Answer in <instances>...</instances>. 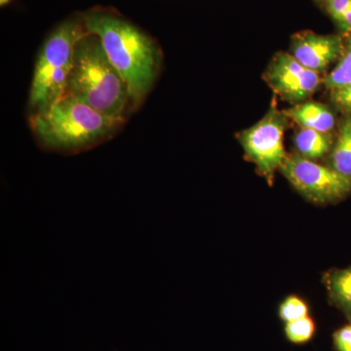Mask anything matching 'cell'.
Listing matches in <instances>:
<instances>
[{"label":"cell","instance_id":"ac0fdd59","mask_svg":"<svg viewBox=\"0 0 351 351\" xmlns=\"http://www.w3.org/2000/svg\"><path fill=\"white\" fill-rule=\"evenodd\" d=\"M332 339L337 351H351V323L335 332Z\"/></svg>","mask_w":351,"mask_h":351},{"label":"cell","instance_id":"7a4b0ae2","mask_svg":"<svg viewBox=\"0 0 351 351\" xmlns=\"http://www.w3.org/2000/svg\"><path fill=\"white\" fill-rule=\"evenodd\" d=\"M125 122V119L104 114L71 95H64L29 117V126L39 145L63 154H80L107 142Z\"/></svg>","mask_w":351,"mask_h":351},{"label":"cell","instance_id":"5bb4252c","mask_svg":"<svg viewBox=\"0 0 351 351\" xmlns=\"http://www.w3.org/2000/svg\"><path fill=\"white\" fill-rule=\"evenodd\" d=\"M314 332H315V324L308 315L287 322L285 325L286 337L291 343H298V345L311 341Z\"/></svg>","mask_w":351,"mask_h":351},{"label":"cell","instance_id":"9c48e42d","mask_svg":"<svg viewBox=\"0 0 351 351\" xmlns=\"http://www.w3.org/2000/svg\"><path fill=\"white\" fill-rule=\"evenodd\" d=\"M288 119L293 120L302 129H311L330 133L336 125V117L324 104L306 101L283 110Z\"/></svg>","mask_w":351,"mask_h":351},{"label":"cell","instance_id":"52a82bcc","mask_svg":"<svg viewBox=\"0 0 351 351\" xmlns=\"http://www.w3.org/2000/svg\"><path fill=\"white\" fill-rule=\"evenodd\" d=\"M263 80L270 89L283 101L301 104L320 86V73L302 66L291 53L274 55L263 73Z\"/></svg>","mask_w":351,"mask_h":351},{"label":"cell","instance_id":"8fae6325","mask_svg":"<svg viewBox=\"0 0 351 351\" xmlns=\"http://www.w3.org/2000/svg\"><path fill=\"white\" fill-rule=\"evenodd\" d=\"M339 174L351 178V117L348 115L339 125L338 137L332 145L329 165Z\"/></svg>","mask_w":351,"mask_h":351},{"label":"cell","instance_id":"ba28073f","mask_svg":"<svg viewBox=\"0 0 351 351\" xmlns=\"http://www.w3.org/2000/svg\"><path fill=\"white\" fill-rule=\"evenodd\" d=\"M345 49L339 36H324L311 31L298 32L291 40V55L302 66L324 73L334 62L339 61Z\"/></svg>","mask_w":351,"mask_h":351},{"label":"cell","instance_id":"9a60e30c","mask_svg":"<svg viewBox=\"0 0 351 351\" xmlns=\"http://www.w3.org/2000/svg\"><path fill=\"white\" fill-rule=\"evenodd\" d=\"M325 8L339 29L351 34V0H327Z\"/></svg>","mask_w":351,"mask_h":351},{"label":"cell","instance_id":"d6986e66","mask_svg":"<svg viewBox=\"0 0 351 351\" xmlns=\"http://www.w3.org/2000/svg\"><path fill=\"white\" fill-rule=\"evenodd\" d=\"M11 0H0V5L2 7L7 5V4L10 3Z\"/></svg>","mask_w":351,"mask_h":351},{"label":"cell","instance_id":"4fadbf2b","mask_svg":"<svg viewBox=\"0 0 351 351\" xmlns=\"http://www.w3.org/2000/svg\"><path fill=\"white\" fill-rule=\"evenodd\" d=\"M338 62L337 66L328 73L322 82L323 85L330 91L351 84V34L348 36L345 49Z\"/></svg>","mask_w":351,"mask_h":351},{"label":"cell","instance_id":"5b68a950","mask_svg":"<svg viewBox=\"0 0 351 351\" xmlns=\"http://www.w3.org/2000/svg\"><path fill=\"white\" fill-rule=\"evenodd\" d=\"M280 171L304 197L316 204L339 202L351 195V178L301 156L286 157Z\"/></svg>","mask_w":351,"mask_h":351},{"label":"cell","instance_id":"6da1fadb","mask_svg":"<svg viewBox=\"0 0 351 351\" xmlns=\"http://www.w3.org/2000/svg\"><path fill=\"white\" fill-rule=\"evenodd\" d=\"M88 32L96 34L130 92L131 112L142 106L162 68V50L152 36L121 14L95 7L82 13Z\"/></svg>","mask_w":351,"mask_h":351},{"label":"cell","instance_id":"3957f363","mask_svg":"<svg viewBox=\"0 0 351 351\" xmlns=\"http://www.w3.org/2000/svg\"><path fill=\"white\" fill-rule=\"evenodd\" d=\"M64 95L104 114L127 119L131 98L127 83L108 58L101 39L88 34L76 43Z\"/></svg>","mask_w":351,"mask_h":351},{"label":"cell","instance_id":"8992f818","mask_svg":"<svg viewBox=\"0 0 351 351\" xmlns=\"http://www.w3.org/2000/svg\"><path fill=\"white\" fill-rule=\"evenodd\" d=\"M286 125L287 117L274 104L260 121L239 135L245 156L255 164L269 184L287 157L283 145Z\"/></svg>","mask_w":351,"mask_h":351},{"label":"cell","instance_id":"30bf717a","mask_svg":"<svg viewBox=\"0 0 351 351\" xmlns=\"http://www.w3.org/2000/svg\"><path fill=\"white\" fill-rule=\"evenodd\" d=\"M324 282L332 304L351 321V265L327 272Z\"/></svg>","mask_w":351,"mask_h":351},{"label":"cell","instance_id":"e0dca14e","mask_svg":"<svg viewBox=\"0 0 351 351\" xmlns=\"http://www.w3.org/2000/svg\"><path fill=\"white\" fill-rule=\"evenodd\" d=\"M332 103L351 117V84L331 90Z\"/></svg>","mask_w":351,"mask_h":351},{"label":"cell","instance_id":"2e32d148","mask_svg":"<svg viewBox=\"0 0 351 351\" xmlns=\"http://www.w3.org/2000/svg\"><path fill=\"white\" fill-rule=\"evenodd\" d=\"M307 314H308L307 304L295 295L287 298L279 308V316L285 323L300 319L307 316Z\"/></svg>","mask_w":351,"mask_h":351},{"label":"cell","instance_id":"7c38bea8","mask_svg":"<svg viewBox=\"0 0 351 351\" xmlns=\"http://www.w3.org/2000/svg\"><path fill=\"white\" fill-rule=\"evenodd\" d=\"M295 144L300 156L311 160L326 156L334 145L331 134L311 129H301L295 135Z\"/></svg>","mask_w":351,"mask_h":351},{"label":"cell","instance_id":"ffe728a7","mask_svg":"<svg viewBox=\"0 0 351 351\" xmlns=\"http://www.w3.org/2000/svg\"><path fill=\"white\" fill-rule=\"evenodd\" d=\"M319 1H322L323 3H324L325 1H327V0H319Z\"/></svg>","mask_w":351,"mask_h":351},{"label":"cell","instance_id":"277c9868","mask_svg":"<svg viewBox=\"0 0 351 351\" xmlns=\"http://www.w3.org/2000/svg\"><path fill=\"white\" fill-rule=\"evenodd\" d=\"M88 34L82 14L58 25L44 43L34 68L29 90L32 113L50 107L64 96L77 41Z\"/></svg>","mask_w":351,"mask_h":351}]
</instances>
